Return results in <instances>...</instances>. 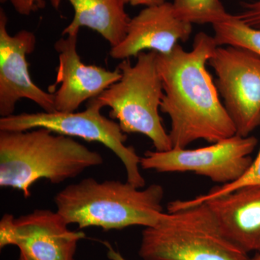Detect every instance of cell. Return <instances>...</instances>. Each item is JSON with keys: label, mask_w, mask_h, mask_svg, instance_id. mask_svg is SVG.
Listing matches in <instances>:
<instances>
[{"label": "cell", "mask_w": 260, "mask_h": 260, "mask_svg": "<svg viewBox=\"0 0 260 260\" xmlns=\"http://www.w3.org/2000/svg\"><path fill=\"white\" fill-rule=\"evenodd\" d=\"M218 47L213 37L200 32L191 51L178 44L169 54H157L164 93L160 110L170 118L173 148H186L198 140L215 143L237 135L206 69Z\"/></svg>", "instance_id": "cell-1"}, {"label": "cell", "mask_w": 260, "mask_h": 260, "mask_svg": "<svg viewBox=\"0 0 260 260\" xmlns=\"http://www.w3.org/2000/svg\"><path fill=\"white\" fill-rule=\"evenodd\" d=\"M103 162L100 153L46 128L0 131V186L23 191L25 198L36 181L59 184Z\"/></svg>", "instance_id": "cell-2"}, {"label": "cell", "mask_w": 260, "mask_h": 260, "mask_svg": "<svg viewBox=\"0 0 260 260\" xmlns=\"http://www.w3.org/2000/svg\"><path fill=\"white\" fill-rule=\"evenodd\" d=\"M164 196L160 184L141 189L128 181L99 182L89 177L61 189L54 197V203L56 212L69 225L77 224L80 229L121 230L156 225L164 213Z\"/></svg>", "instance_id": "cell-3"}, {"label": "cell", "mask_w": 260, "mask_h": 260, "mask_svg": "<svg viewBox=\"0 0 260 260\" xmlns=\"http://www.w3.org/2000/svg\"><path fill=\"white\" fill-rule=\"evenodd\" d=\"M143 260H251L228 240L207 203L162 213L156 225L142 234Z\"/></svg>", "instance_id": "cell-4"}, {"label": "cell", "mask_w": 260, "mask_h": 260, "mask_svg": "<svg viewBox=\"0 0 260 260\" xmlns=\"http://www.w3.org/2000/svg\"><path fill=\"white\" fill-rule=\"evenodd\" d=\"M155 51L140 53L132 64L124 59L118 65L120 79L96 97L103 107L110 108L109 115L119 121L125 134L138 133L151 140L157 151L173 148L169 133L159 114L164 98L161 78Z\"/></svg>", "instance_id": "cell-5"}, {"label": "cell", "mask_w": 260, "mask_h": 260, "mask_svg": "<svg viewBox=\"0 0 260 260\" xmlns=\"http://www.w3.org/2000/svg\"><path fill=\"white\" fill-rule=\"evenodd\" d=\"M102 104L96 98L89 101L86 109L80 112L23 113L0 119V131H25L46 128L57 134L98 142L118 157L126 173V181L143 188L145 181L140 174V157L132 146H126L127 136L119 123L102 114Z\"/></svg>", "instance_id": "cell-6"}, {"label": "cell", "mask_w": 260, "mask_h": 260, "mask_svg": "<svg viewBox=\"0 0 260 260\" xmlns=\"http://www.w3.org/2000/svg\"><path fill=\"white\" fill-rule=\"evenodd\" d=\"M256 145L255 137L236 135L204 148L148 150L140 159V167L158 173L193 172L223 185L237 181L247 172Z\"/></svg>", "instance_id": "cell-7"}, {"label": "cell", "mask_w": 260, "mask_h": 260, "mask_svg": "<svg viewBox=\"0 0 260 260\" xmlns=\"http://www.w3.org/2000/svg\"><path fill=\"white\" fill-rule=\"evenodd\" d=\"M208 64L237 135L249 136L260 126V56L243 48L218 47Z\"/></svg>", "instance_id": "cell-8"}, {"label": "cell", "mask_w": 260, "mask_h": 260, "mask_svg": "<svg viewBox=\"0 0 260 260\" xmlns=\"http://www.w3.org/2000/svg\"><path fill=\"white\" fill-rule=\"evenodd\" d=\"M57 213L37 209L15 218L5 214L0 221V247L13 245L34 260H74L82 232H74Z\"/></svg>", "instance_id": "cell-9"}, {"label": "cell", "mask_w": 260, "mask_h": 260, "mask_svg": "<svg viewBox=\"0 0 260 260\" xmlns=\"http://www.w3.org/2000/svg\"><path fill=\"white\" fill-rule=\"evenodd\" d=\"M8 19L0 10V116L13 115L21 99H28L44 112H56L54 93L44 91L34 83L28 70L27 56L37 44L35 34L21 30L10 35L7 30Z\"/></svg>", "instance_id": "cell-10"}, {"label": "cell", "mask_w": 260, "mask_h": 260, "mask_svg": "<svg viewBox=\"0 0 260 260\" xmlns=\"http://www.w3.org/2000/svg\"><path fill=\"white\" fill-rule=\"evenodd\" d=\"M78 37L66 36L54 44L59 65L49 93H54L56 112H75L84 102L99 96L121 77L118 67L110 71L83 63L77 51Z\"/></svg>", "instance_id": "cell-11"}, {"label": "cell", "mask_w": 260, "mask_h": 260, "mask_svg": "<svg viewBox=\"0 0 260 260\" xmlns=\"http://www.w3.org/2000/svg\"><path fill=\"white\" fill-rule=\"evenodd\" d=\"M191 25L177 16L172 3L147 7L131 18L125 37L112 47L110 55L113 59L124 60L146 49L169 54L179 41L188 40L192 31Z\"/></svg>", "instance_id": "cell-12"}, {"label": "cell", "mask_w": 260, "mask_h": 260, "mask_svg": "<svg viewBox=\"0 0 260 260\" xmlns=\"http://www.w3.org/2000/svg\"><path fill=\"white\" fill-rule=\"evenodd\" d=\"M205 203L228 240L248 254H260V185L242 186Z\"/></svg>", "instance_id": "cell-13"}, {"label": "cell", "mask_w": 260, "mask_h": 260, "mask_svg": "<svg viewBox=\"0 0 260 260\" xmlns=\"http://www.w3.org/2000/svg\"><path fill=\"white\" fill-rule=\"evenodd\" d=\"M62 0H50L59 9ZM74 9V18L64 29L63 36L78 35L82 27L96 31L112 47L125 37L130 20L124 0H68Z\"/></svg>", "instance_id": "cell-14"}, {"label": "cell", "mask_w": 260, "mask_h": 260, "mask_svg": "<svg viewBox=\"0 0 260 260\" xmlns=\"http://www.w3.org/2000/svg\"><path fill=\"white\" fill-rule=\"evenodd\" d=\"M213 27V37L218 47L243 48L260 56V29L243 23L233 15L223 21L214 24Z\"/></svg>", "instance_id": "cell-15"}, {"label": "cell", "mask_w": 260, "mask_h": 260, "mask_svg": "<svg viewBox=\"0 0 260 260\" xmlns=\"http://www.w3.org/2000/svg\"><path fill=\"white\" fill-rule=\"evenodd\" d=\"M172 5L177 16L191 24L214 25L231 15L220 0H173Z\"/></svg>", "instance_id": "cell-16"}, {"label": "cell", "mask_w": 260, "mask_h": 260, "mask_svg": "<svg viewBox=\"0 0 260 260\" xmlns=\"http://www.w3.org/2000/svg\"><path fill=\"white\" fill-rule=\"evenodd\" d=\"M249 185H260V149L255 159H253L250 168L248 169L244 175L237 181L231 183V184L215 186L211 190L208 191L206 194L200 195V196L196 197L194 199L186 200V201L176 200V201L171 202L169 203V209L172 211L184 209V208H189L193 205L205 203V202L217 198V197L227 194V193L235 190L242 186Z\"/></svg>", "instance_id": "cell-17"}, {"label": "cell", "mask_w": 260, "mask_h": 260, "mask_svg": "<svg viewBox=\"0 0 260 260\" xmlns=\"http://www.w3.org/2000/svg\"><path fill=\"white\" fill-rule=\"evenodd\" d=\"M242 13L236 15V18L243 23L260 29V0L255 3H246Z\"/></svg>", "instance_id": "cell-18"}, {"label": "cell", "mask_w": 260, "mask_h": 260, "mask_svg": "<svg viewBox=\"0 0 260 260\" xmlns=\"http://www.w3.org/2000/svg\"><path fill=\"white\" fill-rule=\"evenodd\" d=\"M126 4H129L132 6H139L144 5L147 7L157 6L167 3L166 0H124Z\"/></svg>", "instance_id": "cell-19"}, {"label": "cell", "mask_w": 260, "mask_h": 260, "mask_svg": "<svg viewBox=\"0 0 260 260\" xmlns=\"http://www.w3.org/2000/svg\"><path fill=\"white\" fill-rule=\"evenodd\" d=\"M105 245L107 248V256L110 260H126L119 251L113 249L112 246L109 243L105 242Z\"/></svg>", "instance_id": "cell-20"}, {"label": "cell", "mask_w": 260, "mask_h": 260, "mask_svg": "<svg viewBox=\"0 0 260 260\" xmlns=\"http://www.w3.org/2000/svg\"><path fill=\"white\" fill-rule=\"evenodd\" d=\"M19 260H34L30 256L27 255L23 251H20V256H19Z\"/></svg>", "instance_id": "cell-21"}, {"label": "cell", "mask_w": 260, "mask_h": 260, "mask_svg": "<svg viewBox=\"0 0 260 260\" xmlns=\"http://www.w3.org/2000/svg\"><path fill=\"white\" fill-rule=\"evenodd\" d=\"M251 260H260V254H256L254 257L251 258Z\"/></svg>", "instance_id": "cell-22"}, {"label": "cell", "mask_w": 260, "mask_h": 260, "mask_svg": "<svg viewBox=\"0 0 260 260\" xmlns=\"http://www.w3.org/2000/svg\"><path fill=\"white\" fill-rule=\"evenodd\" d=\"M8 1H10V0H0V3H1L2 4H4V3Z\"/></svg>", "instance_id": "cell-23"}]
</instances>
